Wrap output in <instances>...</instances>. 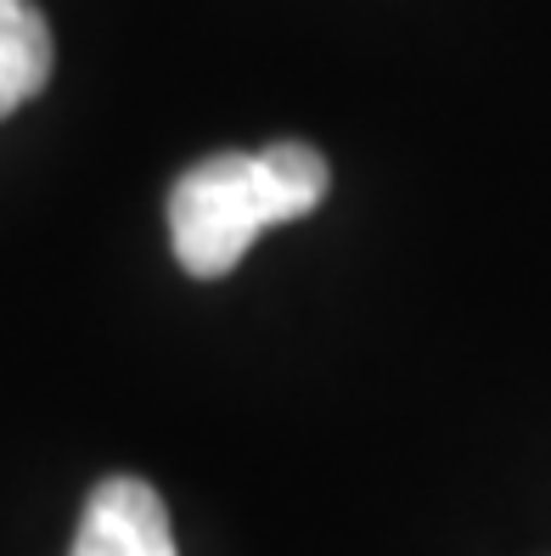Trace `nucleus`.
<instances>
[{
	"mask_svg": "<svg viewBox=\"0 0 551 556\" xmlns=\"http://www.w3.org/2000/svg\"><path fill=\"white\" fill-rule=\"evenodd\" d=\"M51 28L35 0H0V118L17 113L51 79Z\"/></svg>",
	"mask_w": 551,
	"mask_h": 556,
	"instance_id": "3",
	"label": "nucleus"
},
{
	"mask_svg": "<svg viewBox=\"0 0 551 556\" xmlns=\"http://www.w3.org/2000/svg\"><path fill=\"white\" fill-rule=\"evenodd\" d=\"M333 186L327 157L304 141H276L265 152H214L170 191V242L186 276L220 281L259 242L265 225L304 219Z\"/></svg>",
	"mask_w": 551,
	"mask_h": 556,
	"instance_id": "1",
	"label": "nucleus"
},
{
	"mask_svg": "<svg viewBox=\"0 0 551 556\" xmlns=\"http://www.w3.org/2000/svg\"><path fill=\"white\" fill-rule=\"evenodd\" d=\"M68 556H175L170 511L141 478H108L90 489Z\"/></svg>",
	"mask_w": 551,
	"mask_h": 556,
	"instance_id": "2",
	"label": "nucleus"
}]
</instances>
